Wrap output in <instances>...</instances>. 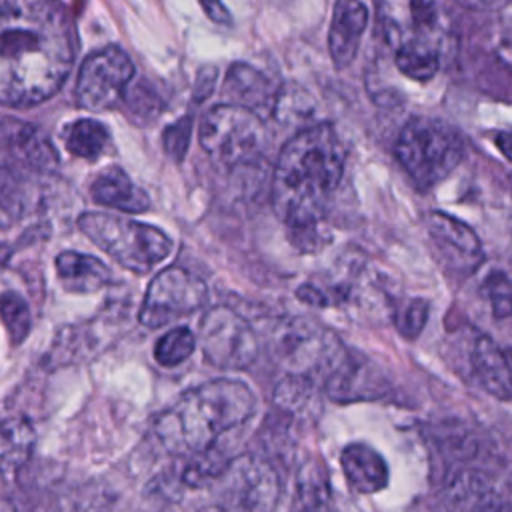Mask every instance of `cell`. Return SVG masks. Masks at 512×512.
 <instances>
[{
	"mask_svg": "<svg viewBox=\"0 0 512 512\" xmlns=\"http://www.w3.org/2000/svg\"><path fill=\"white\" fill-rule=\"evenodd\" d=\"M72 64L74 32L60 0H0V104L54 96Z\"/></svg>",
	"mask_w": 512,
	"mask_h": 512,
	"instance_id": "cell-1",
	"label": "cell"
},
{
	"mask_svg": "<svg viewBox=\"0 0 512 512\" xmlns=\"http://www.w3.org/2000/svg\"><path fill=\"white\" fill-rule=\"evenodd\" d=\"M346 150L338 130L324 122L290 138L272 174V208L294 230L314 228L328 212L344 174Z\"/></svg>",
	"mask_w": 512,
	"mask_h": 512,
	"instance_id": "cell-2",
	"label": "cell"
},
{
	"mask_svg": "<svg viewBox=\"0 0 512 512\" xmlns=\"http://www.w3.org/2000/svg\"><path fill=\"white\" fill-rule=\"evenodd\" d=\"M256 406V396L240 380L218 378L186 390L156 422L162 446L174 454H194L244 424Z\"/></svg>",
	"mask_w": 512,
	"mask_h": 512,
	"instance_id": "cell-3",
	"label": "cell"
},
{
	"mask_svg": "<svg viewBox=\"0 0 512 512\" xmlns=\"http://www.w3.org/2000/svg\"><path fill=\"white\" fill-rule=\"evenodd\" d=\"M396 156L412 182L428 190L442 182L462 160L460 132L436 118H412L396 140Z\"/></svg>",
	"mask_w": 512,
	"mask_h": 512,
	"instance_id": "cell-4",
	"label": "cell"
},
{
	"mask_svg": "<svg viewBox=\"0 0 512 512\" xmlns=\"http://www.w3.org/2000/svg\"><path fill=\"white\" fill-rule=\"evenodd\" d=\"M78 228L120 266L146 274L172 252V240L156 226L104 212H84Z\"/></svg>",
	"mask_w": 512,
	"mask_h": 512,
	"instance_id": "cell-5",
	"label": "cell"
},
{
	"mask_svg": "<svg viewBox=\"0 0 512 512\" xmlns=\"http://www.w3.org/2000/svg\"><path fill=\"white\" fill-rule=\"evenodd\" d=\"M208 488L212 498L194 512H274L280 500L276 470L254 454L232 458Z\"/></svg>",
	"mask_w": 512,
	"mask_h": 512,
	"instance_id": "cell-6",
	"label": "cell"
},
{
	"mask_svg": "<svg viewBox=\"0 0 512 512\" xmlns=\"http://www.w3.org/2000/svg\"><path fill=\"white\" fill-rule=\"evenodd\" d=\"M272 358L292 376L312 378L326 374L346 352L340 340L310 318H284L274 324L268 338Z\"/></svg>",
	"mask_w": 512,
	"mask_h": 512,
	"instance_id": "cell-7",
	"label": "cell"
},
{
	"mask_svg": "<svg viewBox=\"0 0 512 512\" xmlns=\"http://www.w3.org/2000/svg\"><path fill=\"white\" fill-rule=\"evenodd\" d=\"M198 138L216 162L240 166L260 156L266 132L258 114L236 104H218L204 116Z\"/></svg>",
	"mask_w": 512,
	"mask_h": 512,
	"instance_id": "cell-8",
	"label": "cell"
},
{
	"mask_svg": "<svg viewBox=\"0 0 512 512\" xmlns=\"http://www.w3.org/2000/svg\"><path fill=\"white\" fill-rule=\"evenodd\" d=\"M200 346L204 358L222 370H244L258 356L256 332L228 306H214L202 316Z\"/></svg>",
	"mask_w": 512,
	"mask_h": 512,
	"instance_id": "cell-9",
	"label": "cell"
},
{
	"mask_svg": "<svg viewBox=\"0 0 512 512\" xmlns=\"http://www.w3.org/2000/svg\"><path fill=\"white\" fill-rule=\"evenodd\" d=\"M206 284L182 266L164 268L150 282L138 320L146 328H162L206 304Z\"/></svg>",
	"mask_w": 512,
	"mask_h": 512,
	"instance_id": "cell-10",
	"label": "cell"
},
{
	"mask_svg": "<svg viewBox=\"0 0 512 512\" xmlns=\"http://www.w3.org/2000/svg\"><path fill=\"white\" fill-rule=\"evenodd\" d=\"M134 66L130 56L118 46H104L92 52L80 66L76 80V100L82 108L104 112L124 96L132 80Z\"/></svg>",
	"mask_w": 512,
	"mask_h": 512,
	"instance_id": "cell-11",
	"label": "cell"
},
{
	"mask_svg": "<svg viewBox=\"0 0 512 512\" xmlns=\"http://www.w3.org/2000/svg\"><path fill=\"white\" fill-rule=\"evenodd\" d=\"M426 226L434 256L448 276L466 278L478 270L484 252L478 236L468 224L446 212H432Z\"/></svg>",
	"mask_w": 512,
	"mask_h": 512,
	"instance_id": "cell-12",
	"label": "cell"
},
{
	"mask_svg": "<svg viewBox=\"0 0 512 512\" xmlns=\"http://www.w3.org/2000/svg\"><path fill=\"white\" fill-rule=\"evenodd\" d=\"M386 378L372 370L366 362L354 360L348 352L334 364V368L324 378V388L330 398L348 402V400H366L378 398L386 390Z\"/></svg>",
	"mask_w": 512,
	"mask_h": 512,
	"instance_id": "cell-13",
	"label": "cell"
},
{
	"mask_svg": "<svg viewBox=\"0 0 512 512\" xmlns=\"http://www.w3.org/2000/svg\"><path fill=\"white\" fill-rule=\"evenodd\" d=\"M0 150L20 168L48 170L58 164L54 148L44 134L36 126L24 122L0 124Z\"/></svg>",
	"mask_w": 512,
	"mask_h": 512,
	"instance_id": "cell-14",
	"label": "cell"
},
{
	"mask_svg": "<svg viewBox=\"0 0 512 512\" xmlns=\"http://www.w3.org/2000/svg\"><path fill=\"white\" fill-rule=\"evenodd\" d=\"M368 24V8L360 0H336L328 34V50L336 68H346L360 46Z\"/></svg>",
	"mask_w": 512,
	"mask_h": 512,
	"instance_id": "cell-15",
	"label": "cell"
},
{
	"mask_svg": "<svg viewBox=\"0 0 512 512\" xmlns=\"http://www.w3.org/2000/svg\"><path fill=\"white\" fill-rule=\"evenodd\" d=\"M340 464L348 486L358 494H376L388 484L386 460L364 442L348 444L340 452Z\"/></svg>",
	"mask_w": 512,
	"mask_h": 512,
	"instance_id": "cell-16",
	"label": "cell"
},
{
	"mask_svg": "<svg viewBox=\"0 0 512 512\" xmlns=\"http://www.w3.org/2000/svg\"><path fill=\"white\" fill-rule=\"evenodd\" d=\"M472 368L478 378V384L494 396L496 400L508 402L512 396V380H510V364L504 350L486 334L476 336L472 346Z\"/></svg>",
	"mask_w": 512,
	"mask_h": 512,
	"instance_id": "cell-17",
	"label": "cell"
},
{
	"mask_svg": "<svg viewBox=\"0 0 512 512\" xmlns=\"http://www.w3.org/2000/svg\"><path fill=\"white\" fill-rule=\"evenodd\" d=\"M224 94L232 104L242 106L254 114L258 110H272L274 106L272 82L262 72L242 62H236L228 68L224 78Z\"/></svg>",
	"mask_w": 512,
	"mask_h": 512,
	"instance_id": "cell-18",
	"label": "cell"
},
{
	"mask_svg": "<svg viewBox=\"0 0 512 512\" xmlns=\"http://www.w3.org/2000/svg\"><path fill=\"white\" fill-rule=\"evenodd\" d=\"M90 194L98 204L122 210V212H144L150 208L148 194L132 182V178L118 166L102 170L90 186Z\"/></svg>",
	"mask_w": 512,
	"mask_h": 512,
	"instance_id": "cell-19",
	"label": "cell"
},
{
	"mask_svg": "<svg viewBox=\"0 0 512 512\" xmlns=\"http://www.w3.org/2000/svg\"><path fill=\"white\" fill-rule=\"evenodd\" d=\"M56 272L68 292L90 294L110 284V270L104 262L82 252H62L56 256Z\"/></svg>",
	"mask_w": 512,
	"mask_h": 512,
	"instance_id": "cell-20",
	"label": "cell"
},
{
	"mask_svg": "<svg viewBox=\"0 0 512 512\" xmlns=\"http://www.w3.org/2000/svg\"><path fill=\"white\" fill-rule=\"evenodd\" d=\"M36 444V432L26 418H6L0 422V474L20 470Z\"/></svg>",
	"mask_w": 512,
	"mask_h": 512,
	"instance_id": "cell-21",
	"label": "cell"
},
{
	"mask_svg": "<svg viewBox=\"0 0 512 512\" xmlns=\"http://www.w3.org/2000/svg\"><path fill=\"white\" fill-rule=\"evenodd\" d=\"M454 498L460 502H468L466 512H510L508 496L490 484L484 474L464 472L456 486Z\"/></svg>",
	"mask_w": 512,
	"mask_h": 512,
	"instance_id": "cell-22",
	"label": "cell"
},
{
	"mask_svg": "<svg viewBox=\"0 0 512 512\" xmlns=\"http://www.w3.org/2000/svg\"><path fill=\"white\" fill-rule=\"evenodd\" d=\"M396 66L406 76L426 82L430 80L440 66V52L418 38H406L396 50Z\"/></svg>",
	"mask_w": 512,
	"mask_h": 512,
	"instance_id": "cell-23",
	"label": "cell"
},
{
	"mask_svg": "<svg viewBox=\"0 0 512 512\" xmlns=\"http://www.w3.org/2000/svg\"><path fill=\"white\" fill-rule=\"evenodd\" d=\"M64 144L70 154L92 160L108 148L110 134L104 124L90 118H82L66 128Z\"/></svg>",
	"mask_w": 512,
	"mask_h": 512,
	"instance_id": "cell-24",
	"label": "cell"
},
{
	"mask_svg": "<svg viewBox=\"0 0 512 512\" xmlns=\"http://www.w3.org/2000/svg\"><path fill=\"white\" fill-rule=\"evenodd\" d=\"M230 458H226L216 446L206 448L202 452L190 454V460L186 462L182 470V484H186L192 490L208 488L226 468Z\"/></svg>",
	"mask_w": 512,
	"mask_h": 512,
	"instance_id": "cell-25",
	"label": "cell"
},
{
	"mask_svg": "<svg viewBox=\"0 0 512 512\" xmlns=\"http://www.w3.org/2000/svg\"><path fill=\"white\" fill-rule=\"evenodd\" d=\"M194 346H196L194 334L186 326H178L158 338L154 346V358L160 366L172 368L182 364L186 358H190V354L194 352Z\"/></svg>",
	"mask_w": 512,
	"mask_h": 512,
	"instance_id": "cell-26",
	"label": "cell"
},
{
	"mask_svg": "<svg viewBox=\"0 0 512 512\" xmlns=\"http://www.w3.org/2000/svg\"><path fill=\"white\" fill-rule=\"evenodd\" d=\"M0 318L8 330L12 344H20L30 332V308L26 300L16 292L0 294Z\"/></svg>",
	"mask_w": 512,
	"mask_h": 512,
	"instance_id": "cell-27",
	"label": "cell"
},
{
	"mask_svg": "<svg viewBox=\"0 0 512 512\" xmlns=\"http://www.w3.org/2000/svg\"><path fill=\"white\" fill-rule=\"evenodd\" d=\"M20 208V178L14 166L0 162V214L10 222Z\"/></svg>",
	"mask_w": 512,
	"mask_h": 512,
	"instance_id": "cell-28",
	"label": "cell"
},
{
	"mask_svg": "<svg viewBox=\"0 0 512 512\" xmlns=\"http://www.w3.org/2000/svg\"><path fill=\"white\" fill-rule=\"evenodd\" d=\"M428 320V302L422 298L408 300L396 314V328L404 338H416Z\"/></svg>",
	"mask_w": 512,
	"mask_h": 512,
	"instance_id": "cell-29",
	"label": "cell"
},
{
	"mask_svg": "<svg viewBox=\"0 0 512 512\" xmlns=\"http://www.w3.org/2000/svg\"><path fill=\"white\" fill-rule=\"evenodd\" d=\"M486 294L496 318H506L512 308V294H510V280L504 272H492L486 278Z\"/></svg>",
	"mask_w": 512,
	"mask_h": 512,
	"instance_id": "cell-30",
	"label": "cell"
},
{
	"mask_svg": "<svg viewBox=\"0 0 512 512\" xmlns=\"http://www.w3.org/2000/svg\"><path fill=\"white\" fill-rule=\"evenodd\" d=\"M190 134H192V118L184 116L176 124L168 126L164 132V148L174 160H182L188 144H190Z\"/></svg>",
	"mask_w": 512,
	"mask_h": 512,
	"instance_id": "cell-31",
	"label": "cell"
},
{
	"mask_svg": "<svg viewBox=\"0 0 512 512\" xmlns=\"http://www.w3.org/2000/svg\"><path fill=\"white\" fill-rule=\"evenodd\" d=\"M206 16L216 22V24H230L232 16L228 12V8L222 4V0H200Z\"/></svg>",
	"mask_w": 512,
	"mask_h": 512,
	"instance_id": "cell-32",
	"label": "cell"
},
{
	"mask_svg": "<svg viewBox=\"0 0 512 512\" xmlns=\"http://www.w3.org/2000/svg\"><path fill=\"white\" fill-rule=\"evenodd\" d=\"M0 512H28L14 500H0Z\"/></svg>",
	"mask_w": 512,
	"mask_h": 512,
	"instance_id": "cell-33",
	"label": "cell"
},
{
	"mask_svg": "<svg viewBox=\"0 0 512 512\" xmlns=\"http://www.w3.org/2000/svg\"><path fill=\"white\" fill-rule=\"evenodd\" d=\"M8 258H10V246L0 242V266H2V264H6V262H8Z\"/></svg>",
	"mask_w": 512,
	"mask_h": 512,
	"instance_id": "cell-34",
	"label": "cell"
}]
</instances>
